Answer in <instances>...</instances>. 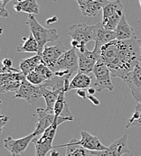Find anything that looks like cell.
<instances>
[{"label":"cell","mask_w":141,"mask_h":156,"mask_svg":"<svg viewBox=\"0 0 141 156\" xmlns=\"http://www.w3.org/2000/svg\"><path fill=\"white\" fill-rule=\"evenodd\" d=\"M41 63H43L41 55H34L31 58L24 59L19 63V69L26 76L30 72L34 71Z\"/></svg>","instance_id":"24"},{"label":"cell","mask_w":141,"mask_h":156,"mask_svg":"<svg viewBox=\"0 0 141 156\" xmlns=\"http://www.w3.org/2000/svg\"><path fill=\"white\" fill-rule=\"evenodd\" d=\"M26 24L29 26L31 34L34 35L35 40L39 45V52L38 55H41L45 47L48 43L56 42L59 39V34L56 29H47L40 24L36 20L34 15H29Z\"/></svg>","instance_id":"3"},{"label":"cell","mask_w":141,"mask_h":156,"mask_svg":"<svg viewBox=\"0 0 141 156\" xmlns=\"http://www.w3.org/2000/svg\"><path fill=\"white\" fill-rule=\"evenodd\" d=\"M60 155V153L58 151H56L55 149H52L51 151V155L50 156H59Z\"/></svg>","instance_id":"36"},{"label":"cell","mask_w":141,"mask_h":156,"mask_svg":"<svg viewBox=\"0 0 141 156\" xmlns=\"http://www.w3.org/2000/svg\"><path fill=\"white\" fill-rule=\"evenodd\" d=\"M41 89H42L43 97H44V98L45 100V103H46L45 111L50 113V114H53V108H54L55 103L57 101V98L59 97V94L62 91L53 90V89H48L46 87H44V86H41Z\"/></svg>","instance_id":"23"},{"label":"cell","mask_w":141,"mask_h":156,"mask_svg":"<svg viewBox=\"0 0 141 156\" xmlns=\"http://www.w3.org/2000/svg\"><path fill=\"white\" fill-rule=\"evenodd\" d=\"M81 13L87 17H95L102 10V0H76Z\"/></svg>","instance_id":"17"},{"label":"cell","mask_w":141,"mask_h":156,"mask_svg":"<svg viewBox=\"0 0 141 156\" xmlns=\"http://www.w3.org/2000/svg\"><path fill=\"white\" fill-rule=\"evenodd\" d=\"M118 12H124V6L120 0H102V22Z\"/></svg>","instance_id":"20"},{"label":"cell","mask_w":141,"mask_h":156,"mask_svg":"<svg viewBox=\"0 0 141 156\" xmlns=\"http://www.w3.org/2000/svg\"><path fill=\"white\" fill-rule=\"evenodd\" d=\"M100 61L110 70L112 77L122 79L140 63V45L137 39L113 40L100 49Z\"/></svg>","instance_id":"1"},{"label":"cell","mask_w":141,"mask_h":156,"mask_svg":"<svg viewBox=\"0 0 141 156\" xmlns=\"http://www.w3.org/2000/svg\"><path fill=\"white\" fill-rule=\"evenodd\" d=\"M130 89L133 98L138 101L141 102V64H138L128 73L125 77L121 79Z\"/></svg>","instance_id":"13"},{"label":"cell","mask_w":141,"mask_h":156,"mask_svg":"<svg viewBox=\"0 0 141 156\" xmlns=\"http://www.w3.org/2000/svg\"><path fill=\"white\" fill-rule=\"evenodd\" d=\"M87 92H88V95H95V93L97 92V89H95L94 87H90L89 89H87Z\"/></svg>","instance_id":"34"},{"label":"cell","mask_w":141,"mask_h":156,"mask_svg":"<svg viewBox=\"0 0 141 156\" xmlns=\"http://www.w3.org/2000/svg\"><path fill=\"white\" fill-rule=\"evenodd\" d=\"M79 71L91 74L93 71L97 62L100 60L99 54L94 51L86 49L84 51H79Z\"/></svg>","instance_id":"15"},{"label":"cell","mask_w":141,"mask_h":156,"mask_svg":"<svg viewBox=\"0 0 141 156\" xmlns=\"http://www.w3.org/2000/svg\"><path fill=\"white\" fill-rule=\"evenodd\" d=\"M76 93H77V95L79 97H81L83 99H85L87 98V94H86V91L84 89H77V92Z\"/></svg>","instance_id":"33"},{"label":"cell","mask_w":141,"mask_h":156,"mask_svg":"<svg viewBox=\"0 0 141 156\" xmlns=\"http://www.w3.org/2000/svg\"><path fill=\"white\" fill-rule=\"evenodd\" d=\"M65 93H66V91L63 90L59 94V97L57 98V101H56L54 108H53V114H54L55 117H57V116L72 117V115L70 114V108H69L68 102H67L66 98H65Z\"/></svg>","instance_id":"22"},{"label":"cell","mask_w":141,"mask_h":156,"mask_svg":"<svg viewBox=\"0 0 141 156\" xmlns=\"http://www.w3.org/2000/svg\"><path fill=\"white\" fill-rule=\"evenodd\" d=\"M92 84V77L91 76V74L79 71L70 80L68 91H70L72 89H89Z\"/></svg>","instance_id":"19"},{"label":"cell","mask_w":141,"mask_h":156,"mask_svg":"<svg viewBox=\"0 0 141 156\" xmlns=\"http://www.w3.org/2000/svg\"><path fill=\"white\" fill-rule=\"evenodd\" d=\"M116 40V34L114 31H110L105 29L102 23H97L94 24V51H96L100 56V49L103 45Z\"/></svg>","instance_id":"12"},{"label":"cell","mask_w":141,"mask_h":156,"mask_svg":"<svg viewBox=\"0 0 141 156\" xmlns=\"http://www.w3.org/2000/svg\"><path fill=\"white\" fill-rule=\"evenodd\" d=\"M11 0H5L3 3H1V7H3V8H5V5L10 2Z\"/></svg>","instance_id":"37"},{"label":"cell","mask_w":141,"mask_h":156,"mask_svg":"<svg viewBox=\"0 0 141 156\" xmlns=\"http://www.w3.org/2000/svg\"><path fill=\"white\" fill-rule=\"evenodd\" d=\"M138 42L140 45V64H141V39H138Z\"/></svg>","instance_id":"38"},{"label":"cell","mask_w":141,"mask_h":156,"mask_svg":"<svg viewBox=\"0 0 141 156\" xmlns=\"http://www.w3.org/2000/svg\"><path fill=\"white\" fill-rule=\"evenodd\" d=\"M43 97L41 86H35L28 82L26 80H24L22 82L21 87L16 92V95L13 97V99L15 98H20L25 100L27 103H29L32 106H34L39 98Z\"/></svg>","instance_id":"9"},{"label":"cell","mask_w":141,"mask_h":156,"mask_svg":"<svg viewBox=\"0 0 141 156\" xmlns=\"http://www.w3.org/2000/svg\"><path fill=\"white\" fill-rule=\"evenodd\" d=\"M81 138L80 140L71 139L68 144L53 146V149H58V148H62V147H68L70 145H80V146L83 147L84 149L89 150L91 152L103 151V150L107 149V147L101 144V142L99 141V139L97 136H94V135L86 132V131H81Z\"/></svg>","instance_id":"7"},{"label":"cell","mask_w":141,"mask_h":156,"mask_svg":"<svg viewBox=\"0 0 141 156\" xmlns=\"http://www.w3.org/2000/svg\"><path fill=\"white\" fill-rule=\"evenodd\" d=\"M14 9L18 13H26L28 15H39V5L37 0H17L14 3Z\"/></svg>","instance_id":"21"},{"label":"cell","mask_w":141,"mask_h":156,"mask_svg":"<svg viewBox=\"0 0 141 156\" xmlns=\"http://www.w3.org/2000/svg\"><path fill=\"white\" fill-rule=\"evenodd\" d=\"M65 47L62 43H58L55 45H46L41 54L43 63L52 69L55 65L57 61L62 57V55L66 52Z\"/></svg>","instance_id":"14"},{"label":"cell","mask_w":141,"mask_h":156,"mask_svg":"<svg viewBox=\"0 0 141 156\" xmlns=\"http://www.w3.org/2000/svg\"><path fill=\"white\" fill-rule=\"evenodd\" d=\"M35 70L38 73H40L46 80V81L47 80H52L54 77V72L50 68L48 67V66H46L45 64H44V63H41L38 67L35 69Z\"/></svg>","instance_id":"29"},{"label":"cell","mask_w":141,"mask_h":156,"mask_svg":"<svg viewBox=\"0 0 141 156\" xmlns=\"http://www.w3.org/2000/svg\"><path fill=\"white\" fill-rule=\"evenodd\" d=\"M65 156H89L86 149L80 145H70L66 147Z\"/></svg>","instance_id":"28"},{"label":"cell","mask_w":141,"mask_h":156,"mask_svg":"<svg viewBox=\"0 0 141 156\" xmlns=\"http://www.w3.org/2000/svg\"><path fill=\"white\" fill-rule=\"evenodd\" d=\"M9 116H7V115H1V116H0V123H1V125H0V128H1V132H2V129L4 128V126L7 124V122H8V120H9Z\"/></svg>","instance_id":"30"},{"label":"cell","mask_w":141,"mask_h":156,"mask_svg":"<svg viewBox=\"0 0 141 156\" xmlns=\"http://www.w3.org/2000/svg\"><path fill=\"white\" fill-rule=\"evenodd\" d=\"M139 4H140V7H141V0H139Z\"/></svg>","instance_id":"39"},{"label":"cell","mask_w":141,"mask_h":156,"mask_svg":"<svg viewBox=\"0 0 141 156\" xmlns=\"http://www.w3.org/2000/svg\"><path fill=\"white\" fill-rule=\"evenodd\" d=\"M72 117L57 116L54 119L53 124L45 130V132L40 137H34L33 143L35 146V156H47V154L53 149L52 142L55 137L58 126L67 121H72Z\"/></svg>","instance_id":"2"},{"label":"cell","mask_w":141,"mask_h":156,"mask_svg":"<svg viewBox=\"0 0 141 156\" xmlns=\"http://www.w3.org/2000/svg\"><path fill=\"white\" fill-rule=\"evenodd\" d=\"M92 154L96 156H122L125 154L132 155L130 150L128 147V135L125 134L122 137L113 141L112 144L103 151H93Z\"/></svg>","instance_id":"10"},{"label":"cell","mask_w":141,"mask_h":156,"mask_svg":"<svg viewBox=\"0 0 141 156\" xmlns=\"http://www.w3.org/2000/svg\"><path fill=\"white\" fill-rule=\"evenodd\" d=\"M115 34H116V39L119 41H128V40H133L137 39L136 32L130 26V24L128 23L125 15L122 16L119 23L118 24L117 28L115 29Z\"/></svg>","instance_id":"18"},{"label":"cell","mask_w":141,"mask_h":156,"mask_svg":"<svg viewBox=\"0 0 141 156\" xmlns=\"http://www.w3.org/2000/svg\"><path fill=\"white\" fill-rule=\"evenodd\" d=\"M34 138V135L33 133L19 139H14L11 136H8L4 140V146L8 152H10L12 156H19L24 153Z\"/></svg>","instance_id":"11"},{"label":"cell","mask_w":141,"mask_h":156,"mask_svg":"<svg viewBox=\"0 0 141 156\" xmlns=\"http://www.w3.org/2000/svg\"><path fill=\"white\" fill-rule=\"evenodd\" d=\"M129 127H141V102L137 104L131 117L128 119L126 128Z\"/></svg>","instance_id":"26"},{"label":"cell","mask_w":141,"mask_h":156,"mask_svg":"<svg viewBox=\"0 0 141 156\" xmlns=\"http://www.w3.org/2000/svg\"><path fill=\"white\" fill-rule=\"evenodd\" d=\"M67 34L72 40H75L80 44L78 48L79 51H84L87 49V44L91 41H94V24H73L67 30Z\"/></svg>","instance_id":"5"},{"label":"cell","mask_w":141,"mask_h":156,"mask_svg":"<svg viewBox=\"0 0 141 156\" xmlns=\"http://www.w3.org/2000/svg\"><path fill=\"white\" fill-rule=\"evenodd\" d=\"M57 21H58V18L56 16H53L52 18H49L46 21V23L47 24H50V23H55L57 22Z\"/></svg>","instance_id":"35"},{"label":"cell","mask_w":141,"mask_h":156,"mask_svg":"<svg viewBox=\"0 0 141 156\" xmlns=\"http://www.w3.org/2000/svg\"><path fill=\"white\" fill-rule=\"evenodd\" d=\"M92 74L95 77V81L92 87L97 89V91H102L103 89H108L109 91L114 90V85L111 82V73L108 66L102 62L99 61L94 67Z\"/></svg>","instance_id":"6"},{"label":"cell","mask_w":141,"mask_h":156,"mask_svg":"<svg viewBox=\"0 0 141 156\" xmlns=\"http://www.w3.org/2000/svg\"><path fill=\"white\" fill-rule=\"evenodd\" d=\"M24 80H26V76L19 68H2L0 74V92H16Z\"/></svg>","instance_id":"4"},{"label":"cell","mask_w":141,"mask_h":156,"mask_svg":"<svg viewBox=\"0 0 141 156\" xmlns=\"http://www.w3.org/2000/svg\"><path fill=\"white\" fill-rule=\"evenodd\" d=\"M24 42L22 44H19L16 48L17 52H39V45L35 38L32 34H30L28 38H23Z\"/></svg>","instance_id":"25"},{"label":"cell","mask_w":141,"mask_h":156,"mask_svg":"<svg viewBox=\"0 0 141 156\" xmlns=\"http://www.w3.org/2000/svg\"><path fill=\"white\" fill-rule=\"evenodd\" d=\"M53 1H58V0H53Z\"/></svg>","instance_id":"40"},{"label":"cell","mask_w":141,"mask_h":156,"mask_svg":"<svg viewBox=\"0 0 141 156\" xmlns=\"http://www.w3.org/2000/svg\"><path fill=\"white\" fill-rule=\"evenodd\" d=\"M51 69L53 72L66 70L71 75L75 72H79V56L76 52V49L71 48L64 52Z\"/></svg>","instance_id":"8"},{"label":"cell","mask_w":141,"mask_h":156,"mask_svg":"<svg viewBox=\"0 0 141 156\" xmlns=\"http://www.w3.org/2000/svg\"><path fill=\"white\" fill-rule=\"evenodd\" d=\"M26 80L35 86H41L46 82V80L40 73H38L35 69L30 72L28 75H26Z\"/></svg>","instance_id":"27"},{"label":"cell","mask_w":141,"mask_h":156,"mask_svg":"<svg viewBox=\"0 0 141 156\" xmlns=\"http://www.w3.org/2000/svg\"><path fill=\"white\" fill-rule=\"evenodd\" d=\"M87 98L90 100V101H92V103L93 104L94 106H99V104H100V102H99V100L93 96V95H88L87 96Z\"/></svg>","instance_id":"32"},{"label":"cell","mask_w":141,"mask_h":156,"mask_svg":"<svg viewBox=\"0 0 141 156\" xmlns=\"http://www.w3.org/2000/svg\"><path fill=\"white\" fill-rule=\"evenodd\" d=\"M36 113L38 115V121L35 124V128L33 134L34 137H40L45 132L47 128H49L54 122L55 115L54 114H50L43 108H37Z\"/></svg>","instance_id":"16"},{"label":"cell","mask_w":141,"mask_h":156,"mask_svg":"<svg viewBox=\"0 0 141 156\" xmlns=\"http://www.w3.org/2000/svg\"><path fill=\"white\" fill-rule=\"evenodd\" d=\"M2 63H3V68L4 69H10V68H12V65H13V62L9 58H5L3 60Z\"/></svg>","instance_id":"31"}]
</instances>
